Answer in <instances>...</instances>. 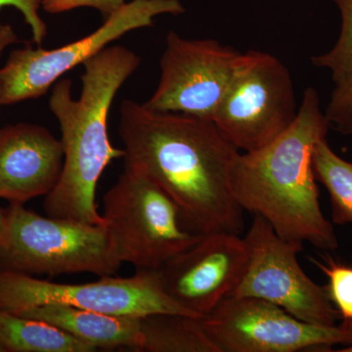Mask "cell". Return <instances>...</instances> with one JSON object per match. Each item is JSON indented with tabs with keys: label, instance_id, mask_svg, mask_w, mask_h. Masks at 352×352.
Listing matches in <instances>:
<instances>
[{
	"label": "cell",
	"instance_id": "1",
	"mask_svg": "<svg viewBox=\"0 0 352 352\" xmlns=\"http://www.w3.org/2000/svg\"><path fill=\"white\" fill-rule=\"evenodd\" d=\"M124 162L138 166L175 201L185 228L201 234L244 230L245 210L231 187L238 151L210 120L120 106Z\"/></svg>",
	"mask_w": 352,
	"mask_h": 352
},
{
	"label": "cell",
	"instance_id": "2",
	"mask_svg": "<svg viewBox=\"0 0 352 352\" xmlns=\"http://www.w3.org/2000/svg\"><path fill=\"white\" fill-rule=\"evenodd\" d=\"M329 127L316 89L308 87L293 124L261 149L238 153L231 166V187L241 208L263 217L300 252L305 242L325 251L339 247L321 210L312 164L315 145Z\"/></svg>",
	"mask_w": 352,
	"mask_h": 352
},
{
	"label": "cell",
	"instance_id": "3",
	"mask_svg": "<svg viewBox=\"0 0 352 352\" xmlns=\"http://www.w3.org/2000/svg\"><path fill=\"white\" fill-rule=\"evenodd\" d=\"M140 62L124 46H108L83 64L80 98H74L69 78H60L51 87L50 108L59 122L64 164L59 182L44 200L48 217L105 224L95 203L97 184L113 160L126 156L109 138V113L120 88Z\"/></svg>",
	"mask_w": 352,
	"mask_h": 352
},
{
	"label": "cell",
	"instance_id": "4",
	"mask_svg": "<svg viewBox=\"0 0 352 352\" xmlns=\"http://www.w3.org/2000/svg\"><path fill=\"white\" fill-rule=\"evenodd\" d=\"M105 224L41 217L10 203L0 237V270L56 276L116 274L122 265Z\"/></svg>",
	"mask_w": 352,
	"mask_h": 352
},
{
	"label": "cell",
	"instance_id": "5",
	"mask_svg": "<svg viewBox=\"0 0 352 352\" xmlns=\"http://www.w3.org/2000/svg\"><path fill=\"white\" fill-rule=\"evenodd\" d=\"M111 239L122 263L157 271L201 239L185 228L179 210L144 170L124 162V170L103 198Z\"/></svg>",
	"mask_w": 352,
	"mask_h": 352
},
{
	"label": "cell",
	"instance_id": "6",
	"mask_svg": "<svg viewBox=\"0 0 352 352\" xmlns=\"http://www.w3.org/2000/svg\"><path fill=\"white\" fill-rule=\"evenodd\" d=\"M291 73L270 53H241L214 124L227 141L244 153L279 138L298 115Z\"/></svg>",
	"mask_w": 352,
	"mask_h": 352
},
{
	"label": "cell",
	"instance_id": "7",
	"mask_svg": "<svg viewBox=\"0 0 352 352\" xmlns=\"http://www.w3.org/2000/svg\"><path fill=\"white\" fill-rule=\"evenodd\" d=\"M179 0H132L91 34L54 50H13L0 68L2 106L39 98L72 69L83 65L127 32L151 27L162 14L184 12Z\"/></svg>",
	"mask_w": 352,
	"mask_h": 352
},
{
	"label": "cell",
	"instance_id": "8",
	"mask_svg": "<svg viewBox=\"0 0 352 352\" xmlns=\"http://www.w3.org/2000/svg\"><path fill=\"white\" fill-rule=\"evenodd\" d=\"M52 303L134 318L154 314L197 317L166 296L156 271L136 270L129 278L111 275L90 283L61 284L0 270V309L19 314Z\"/></svg>",
	"mask_w": 352,
	"mask_h": 352
},
{
	"label": "cell",
	"instance_id": "9",
	"mask_svg": "<svg viewBox=\"0 0 352 352\" xmlns=\"http://www.w3.org/2000/svg\"><path fill=\"white\" fill-rule=\"evenodd\" d=\"M201 322L219 352L328 351L352 342V322L314 325L251 296H227Z\"/></svg>",
	"mask_w": 352,
	"mask_h": 352
},
{
	"label": "cell",
	"instance_id": "10",
	"mask_svg": "<svg viewBox=\"0 0 352 352\" xmlns=\"http://www.w3.org/2000/svg\"><path fill=\"white\" fill-rule=\"evenodd\" d=\"M244 239L249 261L230 296L267 300L314 325H337L342 317L331 302L326 286L315 283L300 267L296 258L300 250L281 239L259 215H254Z\"/></svg>",
	"mask_w": 352,
	"mask_h": 352
},
{
	"label": "cell",
	"instance_id": "11",
	"mask_svg": "<svg viewBox=\"0 0 352 352\" xmlns=\"http://www.w3.org/2000/svg\"><path fill=\"white\" fill-rule=\"evenodd\" d=\"M166 41L159 85L143 104L156 112L212 122L241 53L214 39H187L175 32Z\"/></svg>",
	"mask_w": 352,
	"mask_h": 352
},
{
	"label": "cell",
	"instance_id": "12",
	"mask_svg": "<svg viewBox=\"0 0 352 352\" xmlns=\"http://www.w3.org/2000/svg\"><path fill=\"white\" fill-rule=\"evenodd\" d=\"M248 261L244 238L234 233H210L156 272L166 296L201 318L233 293Z\"/></svg>",
	"mask_w": 352,
	"mask_h": 352
},
{
	"label": "cell",
	"instance_id": "13",
	"mask_svg": "<svg viewBox=\"0 0 352 352\" xmlns=\"http://www.w3.org/2000/svg\"><path fill=\"white\" fill-rule=\"evenodd\" d=\"M63 164L61 140L45 127L27 122L0 127V199L25 204L48 195Z\"/></svg>",
	"mask_w": 352,
	"mask_h": 352
},
{
	"label": "cell",
	"instance_id": "14",
	"mask_svg": "<svg viewBox=\"0 0 352 352\" xmlns=\"http://www.w3.org/2000/svg\"><path fill=\"white\" fill-rule=\"evenodd\" d=\"M17 315L48 322L95 351L131 349L141 351L142 347L140 318L55 303L31 308Z\"/></svg>",
	"mask_w": 352,
	"mask_h": 352
},
{
	"label": "cell",
	"instance_id": "15",
	"mask_svg": "<svg viewBox=\"0 0 352 352\" xmlns=\"http://www.w3.org/2000/svg\"><path fill=\"white\" fill-rule=\"evenodd\" d=\"M0 344L6 352L96 351L48 322L2 309H0Z\"/></svg>",
	"mask_w": 352,
	"mask_h": 352
},
{
	"label": "cell",
	"instance_id": "16",
	"mask_svg": "<svg viewBox=\"0 0 352 352\" xmlns=\"http://www.w3.org/2000/svg\"><path fill=\"white\" fill-rule=\"evenodd\" d=\"M146 352H219L201 318L178 314H154L140 318Z\"/></svg>",
	"mask_w": 352,
	"mask_h": 352
},
{
	"label": "cell",
	"instance_id": "17",
	"mask_svg": "<svg viewBox=\"0 0 352 352\" xmlns=\"http://www.w3.org/2000/svg\"><path fill=\"white\" fill-rule=\"evenodd\" d=\"M312 164L317 182L328 191L336 224H352V163L338 156L326 138L315 145Z\"/></svg>",
	"mask_w": 352,
	"mask_h": 352
},
{
	"label": "cell",
	"instance_id": "18",
	"mask_svg": "<svg viewBox=\"0 0 352 352\" xmlns=\"http://www.w3.org/2000/svg\"><path fill=\"white\" fill-rule=\"evenodd\" d=\"M339 8L342 27L332 50L311 58L317 68L331 72L336 87H344L352 80V0H333Z\"/></svg>",
	"mask_w": 352,
	"mask_h": 352
},
{
	"label": "cell",
	"instance_id": "19",
	"mask_svg": "<svg viewBox=\"0 0 352 352\" xmlns=\"http://www.w3.org/2000/svg\"><path fill=\"white\" fill-rule=\"evenodd\" d=\"M311 261L327 276L329 298L342 320L352 322V266L338 263L332 258Z\"/></svg>",
	"mask_w": 352,
	"mask_h": 352
},
{
	"label": "cell",
	"instance_id": "20",
	"mask_svg": "<svg viewBox=\"0 0 352 352\" xmlns=\"http://www.w3.org/2000/svg\"><path fill=\"white\" fill-rule=\"evenodd\" d=\"M325 116L330 127L344 135H352V80L333 89Z\"/></svg>",
	"mask_w": 352,
	"mask_h": 352
},
{
	"label": "cell",
	"instance_id": "21",
	"mask_svg": "<svg viewBox=\"0 0 352 352\" xmlns=\"http://www.w3.org/2000/svg\"><path fill=\"white\" fill-rule=\"evenodd\" d=\"M124 4V0H41V7L46 12L58 14L80 7H90L101 13L103 21L118 12Z\"/></svg>",
	"mask_w": 352,
	"mask_h": 352
},
{
	"label": "cell",
	"instance_id": "22",
	"mask_svg": "<svg viewBox=\"0 0 352 352\" xmlns=\"http://www.w3.org/2000/svg\"><path fill=\"white\" fill-rule=\"evenodd\" d=\"M4 7H14L22 14L31 30L32 41L41 46L47 36V25L39 15L41 0H0V10Z\"/></svg>",
	"mask_w": 352,
	"mask_h": 352
},
{
	"label": "cell",
	"instance_id": "23",
	"mask_svg": "<svg viewBox=\"0 0 352 352\" xmlns=\"http://www.w3.org/2000/svg\"><path fill=\"white\" fill-rule=\"evenodd\" d=\"M18 43V36L11 25H0V58L2 53L9 46ZM1 94H0V107H1Z\"/></svg>",
	"mask_w": 352,
	"mask_h": 352
},
{
	"label": "cell",
	"instance_id": "24",
	"mask_svg": "<svg viewBox=\"0 0 352 352\" xmlns=\"http://www.w3.org/2000/svg\"><path fill=\"white\" fill-rule=\"evenodd\" d=\"M4 226H6V210L0 208V237L3 232Z\"/></svg>",
	"mask_w": 352,
	"mask_h": 352
},
{
	"label": "cell",
	"instance_id": "25",
	"mask_svg": "<svg viewBox=\"0 0 352 352\" xmlns=\"http://www.w3.org/2000/svg\"><path fill=\"white\" fill-rule=\"evenodd\" d=\"M340 352H352V342L351 344H349V346H344V349H340Z\"/></svg>",
	"mask_w": 352,
	"mask_h": 352
},
{
	"label": "cell",
	"instance_id": "26",
	"mask_svg": "<svg viewBox=\"0 0 352 352\" xmlns=\"http://www.w3.org/2000/svg\"><path fill=\"white\" fill-rule=\"evenodd\" d=\"M0 352H6V351H4L3 346H2L1 344H0Z\"/></svg>",
	"mask_w": 352,
	"mask_h": 352
}]
</instances>
